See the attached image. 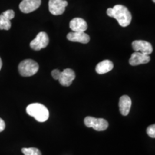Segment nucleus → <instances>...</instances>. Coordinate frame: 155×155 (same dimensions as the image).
<instances>
[{"label": "nucleus", "instance_id": "obj_9", "mask_svg": "<svg viewBox=\"0 0 155 155\" xmlns=\"http://www.w3.org/2000/svg\"><path fill=\"white\" fill-rule=\"evenodd\" d=\"M15 12L9 9L0 15V30H9L11 28V19L15 17Z\"/></svg>", "mask_w": 155, "mask_h": 155}, {"label": "nucleus", "instance_id": "obj_6", "mask_svg": "<svg viewBox=\"0 0 155 155\" xmlns=\"http://www.w3.org/2000/svg\"><path fill=\"white\" fill-rule=\"evenodd\" d=\"M67 5L68 2L65 0H49L48 2L49 11L53 15L63 14Z\"/></svg>", "mask_w": 155, "mask_h": 155}, {"label": "nucleus", "instance_id": "obj_7", "mask_svg": "<svg viewBox=\"0 0 155 155\" xmlns=\"http://www.w3.org/2000/svg\"><path fill=\"white\" fill-rule=\"evenodd\" d=\"M132 48L135 52L147 55H150L153 51L152 44L145 40H135L132 42Z\"/></svg>", "mask_w": 155, "mask_h": 155}, {"label": "nucleus", "instance_id": "obj_16", "mask_svg": "<svg viewBox=\"0 0 155 155\" xmlns=\"http://www.w3.org/2000/svg\"><path fill=\"white\" fill-rule=\"evenodd\" d=\"M22 152L25 155H42L40 151L37 148H22Z\"/></svg>", "mask_w": 155, "mask_h": 155}, {"label": "nucleus", "instance_id": "obj_1", "mask_svg": "<svg viewBox=\"0 0 155 155\" xmlns=\"http://www.w3.org/2000/svg\"><path fill=\"white\" fill-rule=\"evenodd\" d=\"M108 16L115 18L120 26H129L131 22V14L127 7L121 5H116L113 8H108L106 11Z\"/></svg>", "mask_w": 155, "mask_h": 155}, {"label": "nucleus", "instance_id": "obj_2", "mask_svg": "<svg viewBox=\"0 0 155 155\" xmlns=\"http://www.w3.org/2000/svg\"><path fill=\"white\" fill-rule=\"evenodd\" d=\"M28 115L32 116L36 121L45 122L49 119V111L44 105L39 103H34L29 105L26 108Z\"/></svg>", "mask_w": 155, "mask_h": 155}, {"label": "nucleus", "instance_id": "obj_21", "mask_svg": "<svg viewBox=\"0 0 155 155\" xmlns=\"http://www.w3.org/2000/svg\"><path fill=\"white\" fill-rule=\"evenodd\" d=\"M153 1V2H155V0H152Z\"/></svg>", "mask_w": 155, "mask_h": 155}, {"label": "nucleus", "instance_id": "obj_19", "mask_svg": "<svg viewBox=\"0 0 155 155\" xmlns=\"http://www.w3.org/2000/svg\"><path fill=\"white\" fill-rule=\"evenodd\" d=\"M5 129V121H3V119H2L0 118V132L3 131Z\"/></svg>", "mask_w": 155, "mask_h": 155}, {"label": "nucleus", "instance_id": "obj_13", "mask_svg": "<svg viewBox=\"0 0 155 155\" xmlns=\"http://www.w3.org/2000/svg\"><path fill=\"white\" fill-rule=\"evenodd\" d=\"M70 28L72 32H85L88 28V25L83 19L75 17L70 22Z\"/></svg>", "mask_w": 155, "mask_h": 155}, {"label": "nucleus", "instance_id": "obj_4", "mask_svg": "<svg viewBox=\"0 0 155 155\" xmlns=\"http://www.w3.org/2000/svg\"><path fill=\"white\" fill-rule=\"evenodd\" d=\"M85 125L88 128H93L96 131H104L108 129V123L104 119H97L92 116H87L84 119Z\"/></svg>", "mask_w": 155, "mask_h": 155}, {"label": "nucleus", "instance_id": "obj_14", "mask_svg": "<svg viewBox=\"0 0 155 155\" xmlns=\"http://www.w3.org/2000/svg\"><path fill=\"white\" fill-rule=\"evenodd\" d=\"M119 110L121 115L127 116L129 114L131 106V100L128 96H122L119 99Z\"/></svg>", "mask_w": 155, "mask_h": 155}, {"label": "nucleus", "instance_id": "obj_3", "mask_svg": "<svg viewBox=\"0 0 155 155\" xmlns=\"http://www.w3.org/2000/svg\"><path fill=\"white\" fill-rule=\"evenodd\" d=\"M39 65L33 60L27 59L19 64L18 71L19 74L23 77H30L38 73Z\"/></svg>", "mask_w": 155, "mask_h": 155}, {"label": "nucleus", "instance_id": "obj_8", "mask_svg": "<svg viewBox=\"0 0 155 155\" xmlns=\"http://www.w3.org/2000/svg\"><path fill=\"white\" fill-rule=\"evenodd\" d=\"M41 5V0H22L19 7L23 13H30L35 11Z\"/></svg>", "mask_w": 155, "mask_h": 155}, {"label": "nucleus", "instance_id": "obj_11", "mask_svg": "<svg viewBox=\"0 0 155 155\" xmlns=\"http://www.w3.org/2000/svg\"><path fill=\"white\" fill-rule=\"evenodd\" d=\"M150 61V55H144V54L139 53V52H134L131 55V58H129V63L132 66H137V65H141V64H147Z\"/></svg>", "mask_w": 155, "mask_h": 155}, {"label": "nucleus", "instance_id": "obj_20", "mask_svg": "<svg viewBox=\"0 0 155 155\" xmlns=\"http://www.w3.org/2000/svg\"><path fill=\"white\" fill-rule=\"evenodd\" d=\"M2 67V61L1 58H0V71H1Z\"/></svg>", "mask_w": 155, "mask_h": 155}, {"label": "nucleus", "instance_id": "obj_17", "mask_svg": "<svg viewBox=\"0 0 155 155\" xmlns=\"http://www.w3.org/2000/svg\"><path fill=\"white\" fill-rule=\"evenodd\" d=\"M147 133L151 138H154L155 137V125H151L147 129Z\"/></svg>", "mask_w": 155, "mask_h": 155}, {"label": "nucleus", "instance_id": "obj_18", "mask_svg": "<svg viewBox=\"0 0 155 155\" xmlns=\"http://www.w3.org/2000/svg\"><path fill=\"white\" fill-rule=\"evenodd\" d=\"M61 71H59V70L58 69H55L53 70V71H52L51 74H52V76L54 79H55V80H58L60 78V75H61Z\"/></svg>", "mask_w": 155, "mask_h": 155}, {"label": "nucleus", "instance_id": "obj_5", "mask_svg": "<svg viewBox=\"0 0 155 155\" xmlns=\"http://www.w3.org/2000/svg\"><path fill=\"white\" fill-rule=\"evenodd\" d=\"M49 44V37L45 32H40L37 35L36 38L31 41L30 45L32 50H40L46 48Z\"/></svg>", "mask_w": 155, "mask_h": 155}, {"label": "nucleus", "instance_id": "obj_15", "mask_svg": "<svg viewBox=\"0 0 155 155\" xmlns=\"http://www.w3.org/2000/svg\"><path fill=\"white\" fill-rule=\"evenodd\" d=\"M114 68V64L109 60H105L97 64L96 71L98 74H105Z\"/></svg>", "mask_w": 155, "mask_h": 155}, {"label": "nucleus", "instance_id": "obj_10", "mask_svg": "<svg viewBox=\"0 0 155 155\" xmlns=\"http://www.w3.org/2000/svg\"><path fill=\"white\" fill-rule=\"evenodd\" d=\"M75 78V73L72 69L66 68L63 70L60 75L59 83L63 86H70L72 84L73 80Z\"/></svg>", "mask_w": 155, "mask_h": 155}, {"label": "nucleus", "instance_id": "obj_12", "mask_svg": "<svg viewBox=\"0 0 155 155\" xmlns=\"http://www.w3.org/2000/svg\"><path fill=\"white\" fill-rule=\"evenodd\" d=\"M67 39L71 42L87 44L90 41V37L85 32H71L67 35Z\"/></svg>", "mask_w": 155, "mask_h": 155}]
</instances>
